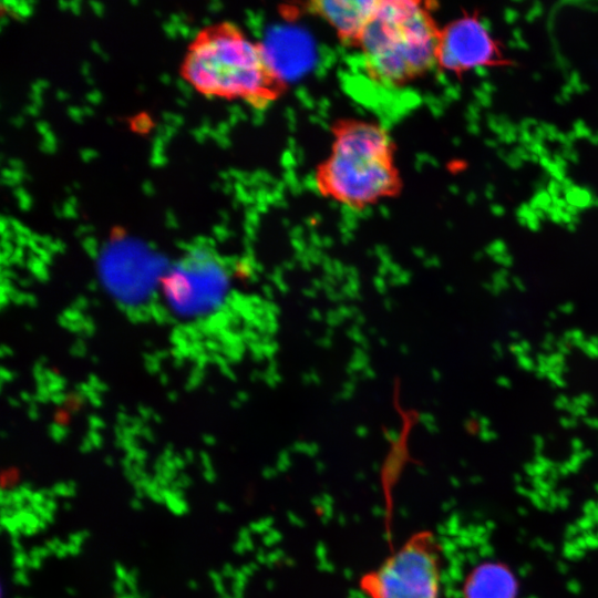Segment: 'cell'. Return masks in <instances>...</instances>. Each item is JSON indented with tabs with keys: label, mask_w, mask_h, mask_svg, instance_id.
I'll list each match as a JSON object with an SVG mask.
<instances>
[{
	"label": "cell",
	"mask_w": 598,
	"mask_h": 598,
	"mask_svg": "<svg viewBox=\"0 0 598 598\" xmlns=\"http://www.w3.org/2000/svg\"><path fill=\"white\" fill-rule=\"evenodd\" d=\"M329 154L316 166L319 195L350 210L362 212L400 196L404 183L396 146L379 122L342 116L330 125Z\"/></svg>",
	"instance_id": "1"
},
{
	"label": "cell",
	"mask_w": 598,
	"mask_h": 598,
	"mask_svg": "<svg viewBox=\"0 0 598 598\" xmlns=\"http://www.w3.org/2000/svg\"><path fill=\"white\" fill-rule=\"evenodd\" d=\"M185 75L206 96L238 99L257 111L288 91L266 47L233 22H224L196 41L186 59Z\"/></svg>",
	"instance_id": "2"
},
{
	"label": "cell",
	"mask_w": 598,
	"mask_h": 598,
	"mask_svg": "<svg viewBox=\"0 0 598 598\" xmlns=\"http://www.w3.org/2000/svg\"><path fill=\"white\" fill-rule=\"evenodd\" d=\"M435 6L432 1L379 0L357 49L371 82L401 89L437 69Z\"/></svg>",
	"instance_id": "3"
},
{
	"label": "cell",
	"mask_w": 598,
	"mask_h": 598,
	"mask_svg": "<svg viewBox=\"0 0 598 598\" xmlns=\"http://www.w3.org/2000/svg\"><path fill=\"white\" fill-rule=\"evenodd\" d=\"M443 554L436 535L417 530L359 579L367 598H441Z\"/></svg>",
	"instance_id": "4"
},
{
	"label": "cell",
	"mask_w": 598,
	"mask_h": 598,
	"mask_svg": "<svg viewBox=\"0 0 598 598\" xmlns=\"http://www.w3.org/2000/svg\"><path fill=\"white\" fill-rule=\"evenodd\" d=\"M231 283L226 267L207 251L194 250L173 272L168 291L172 300L185 310L213 308L229 297Z\"/></svg>",
	"instance_id": "5"
},
{
	"label": "cell",
	"mask_w": 598,
	"mask_h": 598,
	"mask_svg": "<svg viewBox=\"0 0 598 598\" xmlns=\"http://www.w3.org/2000/svg\"><path fill=\"white\" fill-rule=\"evenodd\" d=\"M497 58V50L481 20L462 17L440 31L436 65L443 71L463 72L487 65Z\"/></svg>",
	"instance_id": "6"
},
{
	"label": "cell",
	"mask_w": 598,
	"mask_h": 598,
	"mask_svg": "<svg viewBox=\"0 0 598 598\" xmlns=\"http://www.w3.org/2000/svg\"><path fill=\"white\" fill-rule=\"evenodd\" d=\"M379 0L308 1L303 10L320 18L344 47L357 50Z\"/></svg>",
	"instance_id": "7"
},
{
	"label": "cell",
	"mask_w": 598,
	"mask_h": 598,
	"mask_svg": "<svg viewBox=\"0 0 598 598\" xmlns=\"http://www.w3.org/2000/svg\"><path fill=\"white\" fill-rule=\"evenodd\" d=\"M516 581L511 570L498 563H483L465 577L462 598H515Z\"/></svg>",
	"instance_id": "8"
},
{
	"label": "cell",
	"mask_w": 598,
	"mask_h": 598,
	"mask_svg": "<svg viewBox=\"0 0 598 598\" xmlns=\"http://www.w3.org/2000/svg\"><path fill=\"white\" fill-rule=\"evenodd\" d=\"M565 199L569 205L582 209L592 206L595 197L588 188L574 185L571 188L565 190Z\"/></svg>",
	"instance_id": "9"
},
{
	"label": "cell",
	"mask_w": 598,
	"mask_h": 598,
	"mask_svg": "<svg viewBox=\"0 0 598 598\" xmlns=\"http://www.w3.org/2000/svg\"><path fill=\"white\" fill-rule=\"evenodd\" d=\"M532 209H542L546 212L553 206V199L546 190H539L530 200Z\"/></svg>",
	"instance_id": "10"
},
{
	"label": "cell",
	"mask_w": 598,
	"mask_h": 598,
	"mask_svg": "<svg viewBox=\"0 0 598 598\" xmlns=\"http://www.w3.org/2000/svg\"><path fill=\"white\" fill-rule=\"evenodd\" d=\"M487 252L495 257L506 252V246L502 240H495L487 247Z\"/></svg>",
	"instance_id": "11"
},
{
	"label": "cell",
	"mask_w": 598,
	"mask_h": 598,
	"mask_svg": "<svg viewBox=\"0 0 598 598\" xmlns=\"http://www.w3.org/2000/svg\"><path fill=\"white\" fill-rule=\"evenodd\" d=\"M548 173L553 176V178L557 182H563L566 178L565 169L559 167L554 162L550 164V166L547 168Z\"/></svg>",
	"instance_id": "12"
},
{
	"label": "cell",
	"mask_w": 598,
	"mask_h": 598,
	"mask_svg": "<svg viewBox=\"0 0 598 598\" xmlns=\"http://www.w3.org/2000/svg\"><path fill=\"white\" fill-rule=\"evenodd\" d=\"M574 128H575L574 132H575L577 137H590L591 136L590 130L580 120L575 122Z\"/></svg>",
	"instance_id": "13"
},
{
	"label": "cell",
	"mask_w": 598,
	"mask_h": 598,
	"mask_svg": "<svg viewBox=\"0 0 598 598\" xmlns=\"http://www.w3.org/2000/svg\"><path fill=\"white\" fill-rule=\"evenodd\" d=\"M560 189H561L560 183H558L555 179L550 181L547 186V193L550 195L553 200L559 197L558 194Z\"/></svg>",
	"instance_id": "14"
},
{
	"label": "cell",
	"mask_w": 598,
	"mask_h": 598,
	"mask_svg": "<svg viewBox=\"0 0 598 598\" xmlns=\"http://www.w3.org/2000/svg\"><path fill=\"white\" fill-rule=\"evenodd\" d=\"M543 12V7L539 2H535L532 9L526 14L527 21H534L537 17H539Z\"/></svg>",
	"instance_id": "15"
},
{
	"label": "cell",
	"mask_w": 598,
	"mask_h": 598,
	"mask_svg": "<svg viewBox=\"0 0 598 598\" xmlns=\"http://www.w3.org/2000/svg\"><path fill=\"white\" fill-rule=\"evenodd\" d=\"M505 161L513 168H518L523 164V161L515 153L506 155Z\"/></svg>",
	"instance_id": "16"
},
{
	"label": "cell",
	"mask_w": 598,
	"mask_h": 598,
	"mask_svg": "<svg viewBox=\"0 0 598 598\" xmlns=\"http://www.w3.org/2000/svg\"><path fill=\"white\" fill-rule=\"evenodd\" d=\"M17 194V197L19 199V203H20V206L23 207V208H27L30 204V198L29 196L24 193L23 189L21 188H18L16 189L14 192Z\"/></svg>",
	"instance_id": "17"
},
{
	"label": "cell",
	"mask_w": 598,
	"mask_h": 598,
	"mask_svg": "<svg viewBox=\"0 0 598 598\" xmlns=\"http://www.w3.org/2000/svg\"><path fill=\"white\" fill-rule=\"evenodd\" d=\"M150 126V120L146 116H138L134 121V127L138 131H145Z\"/></svg>",
	"instance_id": "18"
},
{
	"label": "cell",
	"mask_w": 598,
	"mask_h": 598,
	"mask_svg": "<svg viewBox=\"0 0 598 598\" xmlns=\"http://www.w3.org/2000/svg\"><path fill=\"white\" fill-rule=\"evenodd\" d=\"M504 19L507 23H514L518 19V12L515 9L507 8L504 11Z\"/></svg>",
	"instance_id": "19"
},
{
	"label": "cell",
	"mask_w": 598,
	"mask_h": 598,
	"mask_svg": "<svg viewBox=\"0 0 598 598\" xmlns=\"http://www.w3.org/2000/svg\"><path fill=\"white\" fill-rule=\"evenodd\" d=\"M151 162L152 164L158 166L165 162V157L163 156L162 152H153Z\"/></svg>",
	"instance_id": "20"
},
{
	"label": "cell",
	"mask_w": 598,
	"mask_h": 598,
	"mask_svg": "<svg viewBox=\"0 0 598 598\" xmlns=\"http://www.w3.org/2000/svg\"><path fill=\"white\" fill-rule=\"evenodd\" d=\"M177 86H178V89L183 92V94H184L185 96H189V95H190L192 89H190L189 85L186 83V81L178 80V81H177Z\"/></svg>",
	"instance_id": "21"
},
{
	"label": "cell",
	"mask_w": 598,
	"mask_h": 598,
	"mask_svg": "<svg viewBox=\"0 0 598 598\" xmlns=\"http://www.w3.org/2000/svg\"><path fill=\"white\" fill-rule=\"evenodd\" d=\"M164 30L168 35L174 37L178 32V25H176V24H174L172 22L165 23L164 24Z\"/></svg>",
	"instance_id": "22"
},
{
	"label": "cell",
	"mask_w": 598,
	"mask_h": 598,
	"mask_svg": "<svg viewBox=\"0 0 598 598\" xmlns=\"http://www.w3.org/2000/svg\"><path fill=\"white\" fill-rule=\"evenodd\" d=\"M69 114L72 118H74L75 121H80L81 120V116L84 114L82 110H80L79 107H75V106H71L69 109Z\"/></svg>",
	"instance_id": "23"
},
{
	"label": "cell",
	"mask_w": 598,
	"mask_h": 598,
	"mask_svg": "<svg viewBox=\"0 0 598 598\" xmlns=\"http://www.w3.org/2000/svg\"><path fill=\"white\" fill-rule=\"evenodd\" d=\"M569 84L574 87H577L580 83V78H579V74L577 72H573L569 76Z\"/></svg>",
	"instance_id": "24"
},
{
	"label": "cell",
	"mask_w": 598,
	"mask_h": 598,
	"mask_svg": "<svg viewBox=\"0 0 598 598\" xmlns=\"http://www.w3.org/2000/svg\"><path fill=\"white\" fill-rule=\"evenodd\" d=\"M553 162H554L555 164H557L559 167L564 168V169H566V167H567L566 158H565L563 155L556 154V155L554 156Z\"/></svg>",
	"instance_id": "25"
},
{
	"label": "cell",
	"mask_w": 598,
	"mask_h": 598,
	"mask_svg": "<svg viewBox=\"0 0 598 598\" xmlns=\"http://www.w3.org/2000/svg\"><path fill=\"white\" fill-rule=\"evenodd\" d=\"M491 210H492L493 215H495V216H502V215L505 214L504 207L502 205H499V204H493L491 206Z\"/></svg>",
	"instance_id": "26"
},
{
	"label": "cell",
	"mask_w": 598,
	"mask_h": 598,
	"mask_svg": "<svg viewBox=\"0 0 598 598\" xmlns=\"http://www.w3.org/2000/svg\"><path fill=\"white\" fill-rule=\"evenodd\" d=\"M534 137H535V140L542 142L545 137H547V133L542 126H538V127H536Z\"/></svg>",
	"instance_id": "27"
},
{
	"label": "cell",
	"mask_w": 598,
	"mask_h": 598,
	"mask_svg": "<svg viewBox=\"0 0 598 598\" xmlns=\"http://www.w3.org/2000/svg\"><path fill=\"white\" fill-rule=\"evenodd\" d=\"M535 124H536V121L534 118H525L520 123V128H522V131H524V130L528 131V127L534 126Z\"/></svg>",
	"instance_id": "28"
},
{
	"label": "cell",
	"mask_w": 598,
	"mask_h": 598,
	"mask_svg": "<svg viewBox=\"0 0 598 598\" xmlns=\"http://www.w3.org/2000/svg\"><path fill=\"white\" fill-rule=\"evenodd\" d=\"M526 226H528L529 229L536 231L539 229L540 227V223H539V219L538 218H535V219H532V220H528Z\"/></svg>",
	"instance_id": "29"
},
{
	"label": "cell",
	"mask_w": 598,
	"mask_h": 598,
	"mask_svg": "<svg viewBox=\"0 0 598 598\" xmlns=\"http://www.w3.org/2000/svg\"><path fill=\"white\" fill-rule=\"evenodd\" d=\"M482 89H483V92H485L486 94H491L492 92L495 91V86L488 81L482 83Z\"/></svg>",
	"instance_id": "30"
},
{
	"label": "cell",
	"mask_w": 598,
	"mask_h": 598,
	"mask_svg": "<svg viewBox=\"0 0 598 598\" xmlns=\"http://www.w3.org/2000/svg\"><path fill=\"white\" fill-rule=\"evenodd\" d=\"M100 93L97 91H91L89 94H87V100L92 103H96L97 101H100Z\"/></svg>",
	"instance_id": "31"
},
{
	"label": "cell",
	"mask_w": 598,
	"mask_h": 598,
	"mask_svg": "<svg viewBox=\"0 0 598 598\" xmlns=\"http://www.w3.org/2000/svg\"><path fill=\"white\" fill-rule=\"evenodd\" d=\"M474 72L482 78L488 75V70L486 69V65L477 66L476 69H474Z\"/></svg>",
	"instance_id": "32"
},
{
	"label": "cell",
	"mask_w": 598,
	"mask_h": 598,
	"mask_svg": "<svg viewBox=\"0 0 598 598\" xmlns=\"http://www.w3.org/2000/svg\"><path fill=\"white\" fill-rule=\"evenodd\" d=\"M94 155H95L94 151H91V150H83V151H81V157H82L84 161L91 159Z\"/></svg>",
	"instance_id": "33"
},
{
	"label": "cell",
	"mask_w": 598,
	"mask_h": 598,
	"mask_svg": "<svg viewBox=\"0 0 598 598\" xmlns=\"http://www.w3.org/2000/svg\"><path fill=\"white\" fill-rule=\"evenodd\" d=\"M561 189L567 190L574 186L570 178L566 177L563 182H560Z\"/></svg>",
	"instance_id": "34"
},
{
	"label": "cell",
	"mask_w": 598,
	"mask_h": 598,
	"mask_svg": "<svg viewBox=\"0 0 598 598\" xmlns=\"http://www.w3.org/2000/svg\"><path fill=\"white\" fill-rule=\"evenodd\" d=\"M90 4H91V7H92V9L94 10L95 13H97V14L102 13L103 6L100 2L92 1V2H90Z\"/></svg>",
	"instance_id": "35"
},
{
	"label": "cell",
	"mask_w": 598,
	"mask_h": 598,
	"mask_svg": "<svg viewBox=\"0 0 598 598\" xmlns=\"http://www.w3.org/2000/svg\"><path fill=\"white\" fill-rule=\"evenodd\" d=\"M539 163L542 164V166L544 168L547 169L550 166V164L553 163V161L548 156H542L539 158Z\"/></svg>",
	"instance_id": "36"
},
{
	"label": "cell",
	"mask_w": 598,
	"mask_h": 598,
	"mask_svg": "<svg viewBox=\"0 0 598 598\" xmlns=\"http://www.w3.org/2000/svg\"><path fill=\"white\" fill-rule=\"evenodd\" d=\"M565 210H566L568 214H570L573 217L576 216V215H578V212H579V209H578L576 206L569 205V204H568V206L566 207Z\"/></svg>",
	"instance_id": "37"
},
{
	"label": "cell",
	"mask_w": 598,
	"mask_h": 598,
	"mask_svg": "<svg viewBox=\"0 0 598 598\" xmlns=\"http://www.w3.org/2000/svg\"><path fill=\"white\" fill-rule=\"evenodd\" d=\"M37 128L42 135L45 134L49 131L48 125L45 123H43V122H39L37 124Z\"/></svg>",
	"instance_id": "38"
},
{
	"label": "cell",
	"mask_w": 598,
	"mask_h": 598,
	"mask_svg": "<svg viewBox=\"0 0 598 598\" xmlns=\"http://www.w3.org/2000/svg\"><path fill=\"white\" fill-rule=\"evenodd\" d=\"M143 190L145 192V194L150 195L153 193V186L150 182H145L142 186Z\"/></svg>",
	"instance_id": "39"
},
{
	"label": "cell",
	"mask_w": 598,
	"mask_h": 598,
	"mask_svg": "<svg viewBox=\"0 0 598 598\" xmlns=\"http://www.w3.org/2000/svg\"><path fill=\"white\" fill-rule=\"evenodd\" d=\"M481 23L483 25V28L487 31V32H491L492 30V23L488 19H482L481 20Z\"/></svg>",
	"instance_id": "40"
},
{
	"label": "cell",
	"mask_w": 598,
	"mask_h": 598,
	"mask_svg": "<svg viewBox=\"0 0 598 598\" xmlns=\"http://www.w3.org/2000/svg\"><path fill=\"white\" fill-rule=\"evenodd\" d=\"M69 8L76 13L79 12L80 3L78 1H71L69 2Z\"/></svg>",
	"instance_id": "41"
},
{
	"label": "cell",
	"mask_w": 598,
	"mask_h": 598,
	"mask_svg": "<svg viewBox=\"0 0 598 598\" xmlns=\"http://www.w3.org/2000/svg\"><path fill=\"white\" fill-rule=\"evenodd\" d=\"M522 35L523 34H522L520 29L516 28V29L513 30V37H514L515 41L522 40L523 39Z\"/></svg>",
	"instance_id": "42"
},
{
	"label": "cell",
	"mask_w": 598,
	"mask_h": 598,
	"mask_svg": "<svg viewBox=\"0 0 598 598\" xmlns=\"http://www.w3.org/2000/svg\"><path fill=\"white\" fill-rule=\"evenodd\" d=\"M194 136L197 141L202 142L205 137V134L200 131V128L194 131Z\"/></svg>",
	"instance_id": "43"
},
{
	"label": "cell",
	"mask_w": 598,
	"mask_h": 598,
	"mask_svg": "<svg viewBox=\"0 0 598 598\" xmlns=\"http://www.w3.org/2000/svg\"><path fill=\"white\" fill-rule=\"evenodd\" d=\"M27 111H28V113H30L31 115H34V114L37 113V111H38V105H35V104L32 103L31 105H29V106L27 107Z\"/></svg>",
	"instance_id": "44"
},
{
	"label": "cell",
	"mask_w": 598,
	"mask_h": 598,
	"mask_svg": "<svg viewBox=\"0 0 598 598\" xmlns=\"http://www.w3.org/2000/svg\"><path fill=\"white\" fill-rule=\"evenodd\" d=\"M493 194H494V187L493 185H488L487 188H486V197L488 199H492L493 198Z\"/></svg>",
	"instance_id": "45"
},
{
	"label": "cell",
	"mask_w": 598,
	"mask_h": 598,
	"mask_svg": "<svg viewBox=\"0 0 598 598\" xmlns=\"http://www.w3.org/2000/svg\"><path fill=\"white\" fill-rule=\"evenodd\" d=\"M516 48H519V49H528V44L522 39L519 41H516Z\"/></svg>",
	"instance_id": "46"
},
{
	"label": "cell",
	"mask_w": 598,
	"mask_h": 598,
	"mask_svg": "<svg viewBox=\"0 0 598 598\" xmlns=\"http://www.w3.org/2000/svg\"><path fill=\"white\" fill-rule=\"evenodd\" d=\"M89 70H90L89 64H87V63H83L82 66H81L82 73L87 74V73H89Z\"/></svg>",
	"instance_id": "47"
},
{
	"label": "cell",
	"mask_w": 598,
	"mask_h": 598,
	"mask_svg": "<svg viewBox=\"0 0 598 598\" xmlns=\"http://www.w3.org/2000/svg\"><path fill=\"white\" fill-rule=\"evenodd\" d=\"M169 79H171V76L167 75V74H163V75L161 76V80H162L163 82H165V83L169 82Z\"/></svg>",
	"instance_id": "48"
},
{
	"label": "cell",
	"mask_w": 598,
	"mask_h": 598,
	"mask_svg": "<svg viewBox=\"0 0 598 598\" xmlns=\"http://www.w3.org/2000/svg\"><path fill=\"white\" fill-rule=\"evenodd\" d=\"M486 144H487L488 146H491V147H495V146L497 145V143H496L495 141H493V140H487V141H486Z\"/></svg>",
	"instance_id": "49"
},
{
	"label": "cell",
	"mask_w": 598,
	"mask_h": 598,
	"mask_svg": "<svg viewBox=\"0 0 598 598\" xmlns=\"http://www.w3.org/2000/svg\"><path fill=\"white\" fill-rule=\"evenodd\" d=\"M56 96L61 99H65V93L63 91H58Z\"/></svg>",
	"instance_id": "50"
},
{
	"label": "cell",
	"mask_w": 598,
	"mask_h": 598,
	"mask_svg": "<svg viewBox=\"0 0 598 598\" xmlns=\"http://www.w3.org/2000/svg\"><path fill=\"white\" fill-rule=\"evenodd\" d=\"M21 121H22L21 117H18V118L13 120L16 125H19L21 123Z\"/></svg>",
	"instance_id": "51"
},
{
	"label": "cell",
	"mask_w": 598,
	"mask_h": 598,
	"mask_svg": "<svg viewBox=\"0 0 598 598\" xmlns=\"http://www.w3.org/2000/svg\"><path fill=\"white\" fill-rule=\"evenodd\" d=\"M594 205H595V206H598V197H595V199H594Z\"/></svg>",
	"instance_id": "52"
}]
</instances>
